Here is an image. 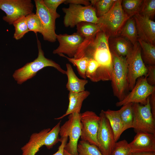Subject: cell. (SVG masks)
<instances>
[{
    "label": "cell",
    "instance_id": "obj_25",
    "mask_svg": "<svg viewBox=\"0 0 155 155\" xmlns=\"http://www.w3.org/2000/svg\"><path fill=\"white\" fill-rule=\"evenodd\" d=\"M76 26V32L84 38L94 36L100 30L97 24L89 22H81Z\"/></svg>",
    "mask_w": 155,
    "mask_h": 155
},
{
    "label": "cell",
    "instance_id": "obj_2",
    "mask_svg": "<svg viewBox=\"0 0 155 155\" xmlns=\"http://www.w3.org/2000/svg\"><path fill=\"white\" fill-rule=\"evenodd\" d=\"M122 0H115L109 10L102 16L98 18L97 24L100 30L109 37L119 36L127 21L131 17L124 11Z\"/></svg>",
    "mask_w": 155,
    "mask_h": 155
},
{
    "label": "cell",
    "instance_id": "obj_15",
    "mask_svg": "<svg viewBox=\"0 0 155 155\" xmlns=\"http://www.w3.org/2000/svg\"><path fill=\"white\" fill-rule=\"evenodd\" d=\"M133 17L135 19L138 38L155 45V22L139 13Z\"/></svg>",
    "mask_w": 155,
    "mask_h": 155
},
{
    "label": "cell",
    "instance_id": "obj_34",
    "mask_svg": "<svg viewBox=\"0 0 155 155\" xmlns=\"http://www.w3.org/2000/svg\"><path fill=\"white\" fill-rule=\"evenodd\" d=\"M139 14L152 20L155 14V0H144Z\"/></svg>",
    "mask_w": 155,
    "mask_h": 155
},
{
    "label": "cell",
    "instance_id": "obj_3",
    "mask_svg": "<svg viewBox=\"0 0 155 155\" xmlns=\"http://www.w3.org/2000/svg\"><path fill=\"white\" fill-rule=\"evenodd\" d=\"M37 43L38 49L37 57L33 61L27 63L22 67L16 70L13 75L19 84H21L31 78L38 71L46 67H54L61 73L66 74V71L62 69L59 64L45 57L41 43L38 38Z\"/></svg>",
    "mask_w": 155,
    "mask_h": 155
},
{
    "label": "cell",
    "instance_id": "obj_7",
    "mask_svg": "<svg viewBox=\"0 0 155 155\" xmlns=\"http://www.w3.org/2000/svg\"><path fill=\"white\" fill-rule=\"evenodd\" d=\"M149 97L145 105L133 103V128L136 133L146 132L155 135V118L151 110Z\"/></svg>",
    "mask_w": 155,
    "mask_h": 155
},
{
    "label": "cell",
    "instance_id": "obj_12",
    "mask_svg": "<svg viewBox=\"0 0 155 155\" xmlns=\"http://www.w3.org/2000/svg\"><path fill=\"white\" fill-rule=\"evenodd\" d=\"M100 120V116L92 111H87L81 114V140L98 147L97 135Z\"/></svg>",
    "mask_w": 155,
    "mask_h": 155
},
{
    "label": "cell",
    "instance_id": "obj_24",
    "mask_svg": "<svg viewBox=\"0 0 155 155\" xmlns=\"http://www.w3.org/2000/svg\"><path fill=\"white\" fill-rule=\"evenodd\" d=\"M141 49L143 51L142 59L147 65H155V46L138 39Z\"/></svg>",
    "mask_w": 155,
    "mask_h": 155
},
{
    "label": "cell",
    "instance_id": "obj_1",
    "mask_svg": "<svg viewBox=\"0 0 155 155\" xmlns=\"http://www.w3.org/2000/svg\"><path fill=\"white\" fill-rule=\"evenodd\" d=\"M109 38L104 32L99 31L94 36L84 39L74 57L75 59L86 57L97 62L99 65L97 72L98 82L111 79L112 62Z\"/></svg>",
    "mask_w": 155,
    "mask_h": 155
},
{
    "label": "cell",
    "instance_id": "obj_28",
    "mask_svg": "<svg viewBox=\"0 0 155 155\" xmlns=\"http://www.w3.org/2000/svg\"><path fill=\"white\" fill-rule=\"evenodd\" d=\"M78 155H103L96 146L81 140L77 148Z\"/></svg>",
    "mask_w": 155,
    "mask_h": 155
},
{
    "label": "cell",
    "instance_id": "obj_37",
    "mask_svg": "<svg viewBox=\"0 0 155 155\" xmlns=\"http://www.w3.org/2000/svg\"><path fill=\"white\" fill-rule=\"evenodd\" d=\"M68 139V137L67 136L60 138L59 142H61V144L59 146L58 151L52 155H64L63 153L66 144L67 143Z\"/></svg>",
    "mask_w": 155,
    "mask_h": 155
},
{
    "label": "cell",
    "instance_id": "obj_27",
    "mask_svg": "<svg viewBox=\"0 0 155 155\" xmlns=\"http://www.w3.org/2000/svg\"><path fill=\"white\" fill-rule=\"evenodd\" d=\"M115 0H92L91 4L95 9L98 18L106 13L110 9Z\"/></svg>",
    "mask_w": 155,
    "mask_h": 155
},
{
    "label": "cell",
    "instance_id": "obj_16",
    "mask_svg": "<svg viewBox=\"0 0 155 155\" xmlns=\"http://www.w3.org/2000/svg\"><path fill=\"white\" fill-rule=\"evenodd\" d=\"M129 146L132 153L155 152V135L146 132L137 133Z\"/></svg>",
    "mask_w": 155,
    "mask_h": 155
},
{
    "label": "cell",
    "instance_id": "obj_8",
    "mask_svg": "<svg viewBox=\"0 0 155 155\" xmlns=\"http://www.w3.org/2000/svg\"><path fill=\"white\" fill-rule=\"evenodd\" d=\"M34 7L31 0H0V9L6 14L3 20L10 25L33 13Z\"/></svg>",
    "mask_w": 155,
    "mask_h": 155
},
{
    "label": "cell",
    "instance_id": "obj_17",
    "mask_svg": "<svg viewBox=\"0 0 155 155\" xmlns=\"http://www.w3.org/2000/svg\"><path fill=\"white\" fill-rule=\"evenodd\" d=\"M50 128L45 129L38 133H33L28 143L22 147V155H35L43 146H45V138Z\"/></svg>",
    "mask_w": 155,
    "mask_h": 155
},
{
    "label": "cell",
    "instance_id": "obj_20",
    "mask_svg": "<svg viewBox=\"0 0 155 155\" xmlns=\"http://www.w3.org/2000/svg\"><path fill=\"white\" fill-rule=\"evenodd\" d=\"M66 67L67 70L66 74L67 77V82L66 85V88L67 90L69 92L75 93L84 91L85 87L88 83V80L78 78L70 64L67 63Z\"/></svg>",
    "mask_w": 155,
    "mask_h": 155
},
{
    "label": "cell",
    "instance_id": "obj_41",
    "mask_svg": "<svg viewBox=\"0 0 155 155\" xmlns=\"http://www.w3.org/2000/svg\"><path fill=\"white\" fill-rule=\"evenodd\" d=\"M63 153L64 155H73L67 152L65 149L64 150Z\"/></svg>",
    "mask_w": 155,
    "mask_h": 155
},
{
    "label": "cell",
    "instance_id": "obj_23",
    "mask_svg": "<svg viewBox=\"0 0 155 155\" xmlns=\"http://www.w3.org/2000/svg\"><path fill=\"white\" fill-rule=\"evenodd\" d=\"M133 103L127 104L122 106L118 110L123 125V131L130 128H133Z\"/></svg>",
    "mask_w": 155,
    "mask_h": 155
},
{
    "label": "cell",
    "instance_id": "obj_31",
    "mask_svg": "<svg viewBox=\"0 0 155 155\" xmlns=\"http://www.w3.org/2000/svg\"><path fill=\"white\" fill-rule=\"evenodd\" d=\"M26 17L29 31H32L35 34L38 32L41 34L42 28L41 23L36 14L32 13Z\"/></svg>",
    "mask_w": 155,
    "mask_h": 155
},
{
    "label": "cell",
    "instance_id": "obj_40",
    "mask_svg": "<svg viewBox=\"0 0 155 155\" xmlns=\"http://www.w3.org/2000/svg\"><path fill=\"white\" fill-rule=\"evenodd\" d=\"M131 155H155V152L132 153Z\"/></svg>",
    "mask_w": 155,
    "mask_h": 155
},
{
    "label": "cell",
    "instance_id": "obj_35",
    "mask_svg": "<svg viewBox=\"0 0 155 155\" xmlns=\"http://www.w3.org/2000/svg\"><path fill=\"white\" fill-rule=\"evenodd\" d=\"M45 7L49 12L56 20L59 18L60 15L57 12V9L59 6L62 3H64L65 0H42Z\"/></svg>",
    "mask_w": 155,
    "mask_h": 155
},
{
    "label": "cell",
    "instance_id": "obj_36",
    "mask_svg": "<svg viewBox=\"0 0 155 155\" xmlns=\"http://www.w3.org/2000/svg\"><path fill=\"white\" fill-rule=\"evenodd\" d=\"M146 80L148 83L151 86L155 85V65H147Z\"/></svg>",
    "mask_w": 155,
    "mask_h": 155
},
{
    "label": "cell",
    "instance_id": "obj_19",
    "mask_svg": "<svg viewBox=\"0 0 155 155\" xmlns=\"http://www.w3.org/2000/svg\"><path fill=\"white\" fill-rule=\"evenodd\" d=\"M109 45L111 51L125 58L131 52L133 46L128 40L120 36L109 38Z\"/></svg>",
    "mask_w": 155,
    "mask_h": 155
},
{
    "label": "cell",
    "instance_id": "obj_26",
    "mask_svg": "<svg viewBox=\"0 0 155 155\" xmlns=\"http://www.w3.org/2000/svg\"><path fill=\"white\" fill-rule=\"evenodd\" d=\"M143 1V0H122V7L125 12L131 17L140 13Z\"/></svg>",
    "mask_w": 155,
    "mask_h": 155
},
{
    "label": "cell",
    "instance_id": "obj_4",
    "mask_svg": "<svg viewBox=\"0 0 155 155\" xmlns=\"http://www.w3.org/2000/svg\"><path fill=\"white\" fill-rule=\"evenodd\" d=\"M111 52L112 62V87L114 96L120 101L124 98L126 92L129 90L127 64L125 58Z\"/></svg>",
    "mask_w": 155,
    "mask_h": 155
},
{
    "label": "cell",
    "instance_id": "obj_18",
    "mask_svg": "<svg viewBox=\"0 0 155 155\" xmlns=\"http://www.w3.org/2000/svg\"><path fill=\"white\" fill-rule=\"evenodd\" d=\"M90 94V92L87 90L78 93L69 92L68 94L69 103L65 113L62 116L55 119H61L67 115L75 113H80L83 101Z\"/></svg>",
    "mask_w": 155,
    "mask_h": 155
},
{
    "label": "cell",
    "instance_id": "obj_11",
    "mask_svg": "<svg viewBox=\"0 0 155 155\" xmlns=\"http://www.w3.org/2000/svg\"><path fill=\"white\" fill-rule=\"evenodd\" d=\"M103 110L99 115L100 120L97 135L98 147L103 155H110L115 142L113 131Z\"/></svg>",
    "mask_w": 155,
    "mask_h": 155
},
{
    "label": "cell",
    "instance_id": "obj_13",
    "mask_svg": "<svg viewBox=\"0 0 155 155\" xmlns=\"http://www.w3.org/2000/svg\"><path fill=\"white\" fill-rule=\"evenodd\" d=\"M36 8V14L41 24L43 39L51 42L57 40L55 32V20L51 15L44 4L42 0H35Z\"/></svg>",
    "mask_w": 155,
    "mask_h": 155
},
{
    "label": "cell",
    "instance_id": "obj_39",
    "mask_svg": "<svg viewBox=\"0 0 155 155\" xmlns=\"http://www.w3.org/2000/svg\"><path fill=\"white\" fill-rule=\"evenodd\" d=\"M149 100L151 112L155 118V91L149 96Z\"/></svg>",
    "mask_w": 155,
    "mask_h": 155
},
{
    "label": "cell",
    "instance_id": "obj_21",
    "mask_svg": "<svg viewBox=\"0 0 155 155\" xmlns=\"http://www.w3.org/2000/svg\"><path fill=\"white\" fill-rule=\"evenodd\" d=\"M104 111L113 131L115 141L116 142L120 138L121 134L124 132L123 125L118 110L108 109Z\"/></svg>",
    "mask_w": 155,
    "mask_h": 155
},
{
    "label": "cell",
    "instance_id": "obj_33",
    "mask_svg": "<svg viewBox=\"0 0 155 155\" xmlns=\"http://www.w3.org/2000/svg\"><path fill=\"white\" fill-rule=\"evenodd\" d=\"M99 67V65L97 62L93 59L89 58L86 72V78L92 82H98L97 72Z\"/></svg>",
    "mask_w": 155,
    "mask_h": 155
},
{
    "label": "cell",
    "instance_id": "obj_30",
    "mask_svg": "<svg viewBox=\"0 0 155 155\" xmlns=\"http://www.w3.org/2000/svg\"><path fill=\"white\" fill-rule=\"evenodd\" d=\"M13 24L15 28L13 37L16 40L22 38L26 33L29 32L26 16L19 19L15 21Z\"/></svg>",
    "mask_w": 155,
    "mask_h": 155
},
{
    "label": "cell",
    "instance_id": "obj_5",
    "mask_svg": "<svg viewBox=\"0 0 155 155\" xmlns=\"http://www.w3.org/2000/svg\"><path fill=\"white\" fill-rule=\"evenodd\" d=\"M62 10L65 13L63 22L66 27L73 28L82 22L98 23L99 18L95 9L91 4L83 6L70 4L69 7H63Z\"/></svg>",
    "mask_w": 155,
    "mask_h": 155
},
{
    "label": "cell",
    "instance_id": "obj_32",
    "mask_svg": "<svg viewBox=\"0 0 155 155\" xmlns=\"http://www.w3.org/2000/svg\"><path fill=\"white\" fill-rule=\"evenodd\" d=\"M129 143L125 140L115 142L110 155H131Z\"/></svg>",
    "mask_w": 155,
    "mask_h": 155
},
{
    "label": "cell",
    "instance_id": "obj_29",
    "mask_svg": "<svg viewBox=\"0 0 155 155\" xmlns=\"http://www.w3.org/2000/svg\"><path fill=\"white\" fill-rule=\"evenodd\" d=\"M59 55L66 58L74 66H76L80 75L84 79H86L87 78L86 75V72L89 58L84 57L75 59L73 58L67 57L63 54H61Z\"/></svg>",
    "mask_w": 155,
    "mask_h": 155
},
{
    "label": "cell",
    "instance_id": "obj_10",
    "mask_svg": "<svg viewBox=\"0 0 155 155\" xmlns=\"http://www.w3.org/2000/svg\"><path fill=\"white\" fill-rule=\"evenodd\" d=\"M146 78V75L139 78L131 92L122 101L117 102L116 106H121L130 103L146 104L148 98L155 91V86L149 85Z\"/></svg>",
    "mask_w": 155,
    "mask_h": 155
},
{
    "label": "cell",
    "instance_id": "obj_14",
    "mask_svg": "<svg viewBox=\"0 0 155 155\" xmlns=\"http://www.w3.org/2000/svg\"><path fill=\"white\" fill-rule=\"evenodd\" d=\"M59 42L58 47L53 51L54 54L67 55L68 57L73 58L84 38L76 32L71 34H57Z\"/></svg>",
    "mask_w": 155,
    "mask_h": 155
},
{
    "label": "cell",
    "instance_id": "obj_6",
    "mask_svg": "<svg viewBox=\"0 0 155 155\" xmlns=\"http://www.w3.org/2000/svg\"><path fill=\"white\" fill-rule=\"evenodd\" d=\"M81 114L75 113L69 114L68 120L60 127L59 133L60 138L66 136L69 138V142L64 149L73 155H78L77 146L81 131Z\"/></svg>",
    "mask_w": 155,
    "mask_h": 155
},
{
    "label": "cell",
    "instance_id": "obj_22",
    "mask_svg": "<svg viewBox=\"0 0 155 155\" xmlns=\"http://www.w3.org/2000/svg\"><path fill=\"white\" fill-rule=\"evenodd\" d=\"M119 36L129 41L133 45L138 42V36L135 19L130 18L123 27Z\"/></svg>",
    "mask_w": 155,
    "mask_h": 155
},
{
    "label": "cell",
    "instance_id": "obj_38",
    "mask_svg": "<svg viewBox=\"0 0 155 155\" xmlns=\"http://www.w3.org/2000/svg\"><path fill=\"white\" fill-rule=\"evenodd\" d=\"M64 3L80 5L82 4L85 6L91 5L90 1L86 0H65Z\"/></svg>",
    "mask_w": 155,
    "mask_h": 155
},
{
    "label": "cell",
    "instance_id": "obj_9",
    "mask_svg": "<svg viewBox=\"0 0 155 155\" xmlns=\"http://www.w3.org/2000/svg\"><path fill=\"white\" fill-rule=\"evenodd\" d=\"M128 70L129 90L134 87L137 80L147 75V69L142 56L141 46L137 42L133 45L130 53L125 57Z\"/></svg>",
    "mask_w": 155,
    "mask_h": 155
}]
</instances>
